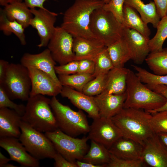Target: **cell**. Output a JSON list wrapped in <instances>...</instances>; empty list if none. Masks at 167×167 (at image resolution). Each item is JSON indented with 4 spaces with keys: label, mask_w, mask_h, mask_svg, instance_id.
<instances>
[{
    "label": "cell",
    "mask_w": 167,
    "mask_h": 167,
    "mask_svg": "<svg viewBox=\"0 0 167 167\" xmlns=\"http://www.w3.org/2000/svg\"><path fill=\"white\" fill-rule=\"evenodd\" d=\"M105 4L103 0H75L65 11L61 26L74 37L96 38L89 28L90 17L95 10Z\"/></svg>",
    "instance_id": "6da1fadb"
},
{
    "label": "cell",
    "mask_w": 167,
    "mask_h": 167,
    "mask_svg": "<svg viewBox=\"0 0 167 167\" xmlns=\"http://www.w3.org/2000/svg\"><path fill=\"white\" fill-rule=\"evenodd\" d=\"M151 116V113L143 109L123 108L111 118L123 137L132 139L143 145L155 134L150 124Z\"/></svg>",
    "instance_id": "7a4b0ae2"
},
{
    "label": "cell",
    "mask_w": 167,
    "mask_h": 167,
    "mask_svg": "<svg viewBox=\"0 0 167 167\" xmlns=\"http://www.w3.org/2000/svg\"><path fill=\"white\" fill-rule=\"evenodd\" d=\"M126 97L123 108L143 110L150 113L165 103L166 98L148 88L130 70L127 79Z\"/></svg>",
    "instance_id": "3957f363"
},
{
    "label": "cell",
    "mask_w": 167,
    "mask_h": 167,
    "mask_svg": "<svg viewBox=\"0 0 167 167\" xmlns=\"http://www.w3.org/2000/svg\"><path fill=\"white\" fill-rule=\"evenodd\" d=\"M50 100L41 94L30 96L22 120L42 132H51L58 128L50 105Z\"/></svg>",
    "instance_id": "277c9868"
},
{
    "label": "cell",
    "mask_w": 167,
    "mask_h": 167,
    "mask_svg": "<svg viewBox=\"0 0 167 167\" xmlns=\"http://www.w3.org/2000/svg\"><path fill=\"white\" fill-rule=\"evenodd\" d=\"M102 7L92 12L89 27L93 35L108 47L122 37L124 26L113 13Z\"/></svg>",
    "instance_id": "5b68a950"
},
{
    "label": "cell",
    "mask_w": 167,
    "mask_h": 167,
    "mask_svg": "<svg viewBox=\"0 0 167 167\" xmlns=\"http://www.w3.org/2000/svg\"><path fill=\"white\" fill-rule=\"evenodd\" d=\"M50 105L58 128L62 132L74 137L88 133L90 125L82 111L73 110L69 106L60 103L56 96L51 99Z\"/></svg>",
    "instance_id": "8992f818"
},
{
    "label": "cell",
    "mask_w": 167,
    "mask_h": 167,
    "mask_svg": "<svg viewBox=\"0 0 167 167\" xmlns=\"http://www.w3.org/2000/svg\"><path fill=\"white\" fill-rule=\"evenodd\" d=\"M2 86L11 100L27 101L30 97L31 81L28 69L20 63H10Z\"/></svg>",
    "instance_id": "52a82bcc"
},
{
    "label": "cell",
    "mask_w": 167,
    "mask_h": 167,
    "mask_svg": "<svg viewBox=\"0 0 167 167\" xmlns=\"http://www.w3.org/2000/svg\"><path fill=\"white\" fill-rule=\"evenodd\" d=\"M21 134L19 138L27 151L32 156L39 160L53 159L57 152L52 143L45 134L21 121Z\"/></svg>",
    "instance_id": "ba28073f"
},
{
    "label": "cell",
    "mask_w": 167,
    "mask_h": 167,
    "mask_svg": "<svg viewBox=\"0 0 167 167\" xmlns=\"http://www.w3.org/2000/svg\"><path fill=\"white\" fill-rule=\"evenodd\" d=\"M45 134L52 143L57 152L70 162L75 163L77 161H82L89 149L87 136L75 138L59 128L45 132Z\"/></svg>",
    "instance_id": "9c48e42d"
},
{
    "label": "cell",
    "mask_w": 167,
    "mask_h": 167,
    "mask_svg": "<svg viewBox=\"0 0 167 167\" xmlns=\"http://www.w3.org/2000/svg\"><path fill=\"white\" fill-rule=\"evenodd\" d=\"M73 41V36L62 27H55L47 46L53 58L59 65L75 60Z\"/></svg>",
    "instance_id": "30bf717a"
},
{
    "label": "cell",
    "mask_w": 167,
    "mask_h": 167,
    "mask_svg": "<svg viewBox=\"0 0 167 167\" xmlns=\"http://www.w3.org/2000/svg\"><path fill=\"white\" fill-rule=\"evenodd\" d=\"M88 133L89 139L103 145L108 149L123 136L121 131L111 118L100 117L93 119Z\"/></svg>",
    "instance_id": "8fae6325"
},
{
    "label": "cell",
    "mask_w": 167,
    "mask_h": 167,
    "mask_svg": "<svg viewBox=\"0 0 167 167\" xmlns=\"http://www.w3.org/2000/svg\"><path fill=\"white\" fill-rule=\"evenodd\" d=\"M30 9L34 17L31 20L30 25L36 30L40 38V42L37 46H47L55 31L54 25L58 14L47 9Z\"/></svg>",
    "instance_id": "7c38bea8"
},
{
    "label": "cell",
    "mask_w": 167,
    "mask_h": 167,
    "mask_svg": "<svg viewBox=\"0 0 167 167\" xmlns=\"http://www.w3.org/2000/svg\"><path fill=\"white\" fill-rule=\"evenodd\" d=\"M28 68L32 83L30 96L41 94L53 97L60 93L63 86L50 75L36 69Z\"/></svg>",
    "instance_id": "4fadbf2b"
},
{
    "label": "cell",
    "mask_w": 167,
    "mask_h": 167,
    "mask_svg": "<svg viewBox=\"0 0 167 167\" xmlns=\"http://www.w3.org/2000/svg\"><path fill=\"white\" fill-rule=\"evenodd\" d=\"M143 146L141 158L145 166L167 167V150L156 134L148 138Z\"/></svg>",
    "instance_id": "5bb4252c"
},
{
    "label": "cell",
    "mask_w": 167,
    "mask_h": 167,
    "mask_svg": "<svg viewBox=\"0 0 167 167\" xmlns=\"http://www.w3.org/2000/svg\"><path fill=\"white\" fill-rule=\"evenodd\" d=\"M0 146L8 152L11 160L17 162L21 166L28 167L39 166V160L28 153L18 138L1 137Z\"/></svg>",
    "instance_id": "9a60e30c"
},
{
    "label": "cell",
    "mask_w": 167,
    "mask_h": 167,
    "mask_svg": "<svg viewBox=\"0 0 167 167\" xmlns=\"http://www.w3.org/2000/svg\"><path fill=\"white\" fill-rule=\"evenodd\" d=\"M123 37L130 49L132 59L137 64H141L150 52L148 39L136 30L124 26Z\"/></svg>",
    "instance_id": "2e32d148"
},
{
    "label": "cell",
    "mask_w": 167,
    "mask_h": 167,
    "mask_svg": "<svg viewBox=\"0 0 167 167\" xmlns=\"http://www.w3.org/2000/svg\"><path fill=\"white\" fill-rule=\"evenodd\" d=\"M20 62L27 68H34L47 73L56 82L62 85L55 70L56 62L48 48L37 54L25 53L21 57Z\"/></svg>",
    "instance_id": "e0dca14e"
},
{
    "label": "cell",
    "mask_w": 167,
    "mask_h": 167,
    "mask_svg": "<svg viewBox=\"0 0 167 167\" xmlns=\"http://www.w3.org/2000/svg\"><path fill=\"white\" fill-rule=\"evenodd\" d=\"M60 94L62 97L69 99L75 106L86 112L88 116L93 119L100 117L93 96L66 86H62Z\"/></svg>",
    "instance_id": "ac0fdd59"
},
{
    "label": "cell",
    "mask_w": 167,
    "mask_h": 167,
    "mask_svg": "<svg viewBox=\"0 0 167 167\" xmlns=\"http://www.w3.org/2000/svg\"><path fill=\"white\" fill-rule=\"evenodd\" d=\"M126 97V92L121 95L101 93L94 96L100 117L110 118L123 108Z\"/></svg>",
    "instance_id": "d6986e66"
},
{
    "label": "cell",
    "mask_w": 167,
    "mask_h": 167,
    "mask_svg": "<svg viewBox=\"0 0 167 167\" xmlns=\"http://www.w3.org/2000/svg\"><path fill=\"white\" fill-rule=\"evenodd\" d=\"M143 150V146L140 143L122 136L116 141L109 150L111 154L119 158L137 160L142 159Z\"/></svg>",
    "instance_id": "ffe728a7"
},
{
    "label": "cell",
    "mask_w": 167,
    "mask_h": 167,
    "mask_svg": "<svg viewBox=\"0 0 167 167\" xmlns=\"http://www.w3.org/2000/svg\"><path fill=\"white\" fill-rule=\"evenodd\" d=\"M106 47L102 42L97 38L74 37L73 50L75 54V60L83 59L93 60Z\"/></svg>",
    "instance_id": "44dd1931"
},
{
    "label": "cell",
    "mask_w": 167,
    "mask_h": 167,
    "mask_svg": "<svg viewBox=\"0 0 167 167\" xmlns=\"http://www.w3.org/2000/svg\"><path fill=\"white\" fill-rule=\"evenodd\" d=\"M21 121L22 116L14 110L7 108H0V138H19Z\"/></svg>",
    "instance_id": "7402d4cb"
},
{
    "label": "cell",
    "mask_w": 167,
    "mask_h": 167,
    "mask_svg": "<svg viewBox=\"0 0 167 167\" xmlns=\"http://www.w3.org/2000/svg\"><path fill=\"white\" fill-rule=\"evenodd\" d=\"M130 69L113 67L107 74L105 88L101 93L121 95L126 92L127 79Z\"/></svg>",
    "instance_id": "603a6c76"
},
{
    "label": "cell",
    "mask_w": 167,
    "mask_h": 167,
    "mask_svg": "<svg viewBox=\"0 0 167 167\" xmlns=\"http://www.w3.org/2000/svg\"><path fill=\"white\" fill-rule=\"evenodd\" d=\"M4 7L2 10L9 20H16L24 29L30 25V22L33 17V14L24 2H15Z\"/></svg>",
    "instance_id": "cb8c5ba5"
},
{
    "label": "cell",
    "mask_w": 167,
    "mask_h": 167,
    "mask_svg": "<svg viewBox=\"0 0 167 167\" xmlns=\"http://www.w3.org/2000/svg\"><path fill=\"white\" fill-rule=\"evenodd\" d=\"M124 4L139 12L143 20L147 24H151L156 28L160 20L154 2L151 1L146 4L141 0H124Z\"/></svg>",
    "instance_id": "d4e9b609"
},
{
    "label": "cell",
    "mask_w": 167,
    "mask_h": 167,
    "mask_svg": "<svg viewBox=\"0 0 167 167\" xmlns=\"http://www.w3.org/2000/svg\"><path fill=\"white\" fill-rule=\"evenodd\" d=\"M131 7L124 4L123 10V25L134 29L149 39L151 31L140 16Z\"/></svg>",
    "instance_id": "484cf974"
},
{
    "label": "cell",
    "mask_w": 167,
    "mask_h": 167,
    "mask_svg": "<svg viewBox=\"0 0 167 167\" xmlns=\"http://www.w3.org/2000/svg\"><path fill=\"white\" fill-rule=\"evenodd\" d=\"M107 49L114 67H123L125 63L131 59L130 49L123 36L118 41L107 47Z\"/></svg>",
    "instance_id": "4316f807"
},
{
    "label": "cell",
    "mask_w": 167,
    "mask_h": 167,
    "mask_svg": "<svg viewBox=\"0 0 167 167\" xmlns=\"http://www.w3.org/2000/svg\"><path fill=\"white\" fill-rule=\"evenodd\" d=\"M111 154L103 145L91 140L90 148L82 161L106 167L109 163Z\"/></svg>",
    "instance_id": "83f0119b"
},
{
    "label": "cell",
    "mask_w": 167,
    "mask_h": 167,
    "mask_svg": "<svg viewBox=\"0 0 167 167\" xmlns=\"http://www.w3.org/2000/svg\"><path fill=\"white\" fill-rule=\"evenodd\" d=\"M145 61L154 74L159 75H167V47L160 51L151 52Z\"/></svg>",
    "instance_id": "f1b7e54d"
},
{
    "label": "cell",
    "mask_w": 167,
    "mask_h": 167,
    "mask_svg": "<svg viewBox=\"0 0 167 167\" xmlns=\"http://www.w3.org/2000/svg\"><path fill=\"white\" fill-rule=\"evenodd\" d=\"M24 29L23 26L16 20H9L2 9L0 8V30L5 35L8 36L12 33L14 34L19 39L21 44L24 45L26 42Z\"/></svg>",
    "instance_id": "f546056e"
},
{
    "label": "cell",
    "mask_w": 167,
    "mask_h": 167,
    "mask_svg": "<svg viewBox=\"0 0 167 167\" xmlns=\"http://www.w3.org/2000/svg\"><path fill=\"white\" fill-rule=\"evenodd\" d=\"M58 77L62 86H68L82 92L85 85L95 77L93 75L76 73L69 75H59Z\"/></svg>",
    "instance_id": "4dcf8cb0"
},
{
    "label": "cell",
    "mask_w": 167,
    "mask_h": 167,
    "mask_svg": "<svg viewBox=\"0 0 167 167\" xmlns=\"http://www.w3.org/2000/svg\"><path fill=\"white\" fill-rule=\"evenodd\" d=\"M156 28L155 35L149 41L150 53L160 51L163 49V44L167 38V14L161 19Z\"/></svg>",
    "instance_id": "1f68e13d"
},
{
    "label": "cell",
    "mask_w": 167,
    "mask_h": 167,
    "mask_svg": "<svg viewBox=\"0 0 167 167\" xmlns=\"http://www.w3.org/2000/svg\"><path fill=\"white\" fill-rule=\"evenodd\" d=\"M95 64V70L93 75L96 76L107 74L114 66L107 47L100 52L93 60Z\"/></svg>",
    "instance_id": "d6a6232c"
},
{
    "label": "cell",
    "mask_w": 167,
    "mask_h": 167,
    "mask_svg": "<svg viewBox=\"0 0 167 167\" xmlns=\"http://www.w3.org/2000/svg\"><path fill=\"white\" fill-rule=\"evenodd\" d=\"M107 74L98 75L89 81L84 87L82 92L92 96L101 94L105 86Z\"/></svg>",
    "instance_id": "836d02e7"
},
{
    "label": "cell",
    "mask_w": 167,
    "mask_h": 167,
    "mask_svg": "<svg viewBox=\"0 0 167 167\" xmlns=\"http://www.w3.org/2000/svg\"><path fill=\"white\" fill-rule=\"evenodd\" d=\"M137 71L136 75L141 81L146 84H163L167 85V75H157L152 73L144 68L132 65Z\"/></svg>",
    "instance_id": "e575fe53"
},
{
    "label": "cell",
    "mask_w": 167,
    "mask_h": 167,
    "mask_svg": "<svg viewBox=\"0 0 167 167\" xmlns=\"http://www.w3.org/2000/svg\"><path fill=\"white\" fill-rule=\"evenodd\" d=\"M150 124L154 133H167V110L151 113Z\"/></svg>",
    "instance_id": "d590c367"
},
{
    "label": "cell",
    "mask_w": 167,
    "mask_h": 167,
    "mask_svg": "<svg viewBox=\"0 0 167 167\" xmlns=\"http://www.w3.org/2000/svg\"><path fill=\"white\" fill-rule=\"evenodd\" d=\"M7 108L14 110L20 116L24 114L26 106L23 104H18L11 101L2 86L0 85V108Z\"/></svg>",
    "instance_id": "8d00e7d4"
},
{
    "label": "cell",
    "mask_w": 167,
    "mask_h": 167,
    "mask_svg": "<svg viewBox=\"0 0 167 167\" xmlns=\"http://www.w3.org/2000/svg\"><path fill=\"white\" fill-rule=\"evenodd\" d=\"M142 159L127 160L118 158L111 154L109 163L106 167H145Z\"/></svg>",
    "instance_id": "74e56055"
},
{
    "label": "cell",
    "mask_w": 167,
    "mask_h": 167,
    "mask_svg": "<svg viewBox=\"0 0 167 167\" xmlns=\"http://www.w3.org/2000/svg\"><path fill=\"white\" fill-rule=\"evenodd\" d=\"M124 3V0H111L108 3L105 4L102 7L105 10L113 13L123 25V10Z\"/></svg>",
    "instance_id": "f35d334b"
},
{
    "label": "cell",
    "mask_w": 167,
    "mask_h": 167,
    "mask_svg": "<svg viewBox=\"0 0 167 167\" xmlns=\"http://www.w3.org/2000/svg\"><path fill=\"white\" fill-rule=\"evenodd\" d=\"M79 61L74 60L66 64L55 66V70L58 75H69L77 73Z\"/></svg>",
    "instance_id": "ab89813d"
},
{
    "label": "cell",
    "mask_w": 167,
    "mask_h": 167,
    "mask_svg": "<svg viewBox=\"0 0 167 167\" xmlns=\"http://www.w3.org/2000/svg\"><path fill=\"white\" fill-rule=\"evenodd\" d=\"M145 85L150 89L162 95L166 100V102L164 105L161 108L151 112L150 113L167 110V85L151 84H146Z\"/></svg>",
    "instance_id": "60d3db41"
},
{
    "label": "cell",
    "mask_w": 167,
    "mask_h": 167,
    "mask_svg": "<svg viewBox=\"0 0 167 167\" xmlns=\"http://www.w3.org/2000/svg\"><path fill=\"white\" fill-rule=\"evenodd\" d=\"M79 61L77 73L93 75L95 70L94 61L89 59H83Z\"/></svg>",
    "instance_id": "b9f144b4"
},
{
    "label": "cell",
    "mask_w": 167,
    "mask_h": 167,
    "mask_svg": "<svg viewBox=\"0 0 167 167\" xmlns=\"http://www.w3.org/2000/svg\"><path fill=\"white\" fill-rule=\"evenodd\" d=\"M53 159L54 160V166L56 167H78L76 163L68 161L58 152Z\"/></svg>",
    "instance_id": "7bdbcfd3"
},
{
    "label": "cell",
    "mask_w": 167,
    "mask_h": 167,
    "mask_svg": "<svg viewBox=\"0 0 167 167\" xmlns=\"http://www.w3.org/2000/svg\"><path fill=\"white\" fill-rule=\"evenodd\" d=\"M157 12L161 19L167 14V0H153Z\"/></svg>",
    "instance_id": "ee69618b"
},
{
    "label": "cell",
    "mask_w": 167,
    "mask_h": 167,
    "mask_svg": "<svg viewBox=\"0 0 167 167\" xmlns=\"http://www.w3.org/2000/svg\"><path fill=\"white\" fill-rule=\"evenodd\" d=\"M48 0H24V2L30 8L38 7L43 9H46L44 7V2Z\"/></svg>",
    "instance_id": "f6af8a7d"
},
{
    "label": "cell",
    "mask_w": 167,
    "mask_h": 167,
    "mask_svg": "<svg viewBox=\"0 0 167 167\" xmlns=\"http://www.w3.org/2000/svg\"><path fill=\"white\" fill-rule=\"evenodd\" d=\"M9 64L7 61L0 60V84L2 83L5 78Z\"/></svg>",
    "instance_id": "bcb514c9"
},
{
    "label": "cell",
    "mask_w": 167,
    "mask_h": 167,
    "mask_svg": "<svg viewBox=\"0 0 167 167\" xmlns=\"http://www.w3.org/2000/svg\"><path fill=\"white\" fill-rule=\"evenodd\" d=\"M156 134L161 144L167 150V133H159Z\"/></svg>",
    "instance_id": "7dc6e473"
},
{
    "label": "cell",
    "mask_w": 167,
    "mask_h": 167,
    "mask_svg": "<svg viewBox=\"0 0 167 167\" xmlns=\"http://www.w3.org/2000/svg\"><path fill=\"white\" fill-rule=\"evenodd\" d=\"M75 163L78 167H104L102 165H95L82 161H77Z\"/></svg>",
    "instance_id": "c3c4849f"
},
{
    "label": "cell",
    "mask_w": 167,
    "mask_h": 167,
    "mask_svg": "<svg viewBox=\"0 0 167 167\" xmlns=\"http://www.w3.org/2000/svg\"><path fill=\"white\" fill-rule=\"evenodd\" d=\"M10 160V158H7L0 152V167H2L3 165L8 163Z\"/></svg>",
    "instance_id": "681fc988"
},
{
    "label": "cell",
    "mask_w": 167,
    "mask_h": 167,
    "mask_svg": "<svg viewBox=\"0 0 167 167\" xmlns=\"http://www.w3.org/2000/svg\"><path fill=\"white\" fill-rule=\"evenodd\" d=\"M23 0H0V4L5 6L7 5L15 2H22Z\"/></svg>",
    "instance_id": "f907efd6"
},
{
    "label": "cell",
    "mask_w": 167,
    "mask_h": 167,
    "mask_svg": "<svg viewBox=\"0 0 167 167\" xmlns=\"http://www.w3.org/2000/svg\"><path fill=\"white\" fill-rule=\"evenodd\" d=\"M17 167V166H15L12 164H11L8 163L3 165L2 167Z\"/></svg>",
    "instance_id": "816d5d0a"
},
{
    "label": "cell",
    "mask_w": 167,
    "mask_h": 167,
    "mask_svg": "<svg viewBox=\"0 0 167 167\" xmlns=\"http://www.w3.org/2000/svg\"><path fill=\"white\" fill-rule=\"evenodd\" d=\"M105 2V4L108 3L111 0H103Z\"/></svg>",
    "instance_id": "f5cc1de1"
}]
</instances>
